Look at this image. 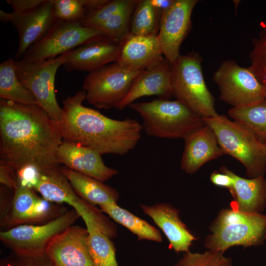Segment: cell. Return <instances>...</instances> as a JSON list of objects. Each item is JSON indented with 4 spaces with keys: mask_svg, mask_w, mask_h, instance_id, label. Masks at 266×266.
<instances>
[{
    "mask_svg": "<svg viewBox=\"0 0 266 266\" xmlns=\"http://www.w3.org/2000/svg\"><path fill=\"white\" fill-rule=\"evenodd\" d=\"M63 141L59 122L40 106L0 99V162L15 172L27 167L38 171L59 168Z\"/></svg>",
    "mask_w": 266,
    "mask_h": 266,
    "instance_id": "1",
    "label": "cell"
},
{
    "mask_svg": "<svg viewBox=\"0 0 266 266\" xmlns=\"http://www.w3.org/2000/svg\"><path fill=\"white\" fill-rule=\"evenodd\" d=\"M86 93L78 91L63 101V114L58 121L65 141L90 148L100 154L124 155L133 150L141 136L142 125L135 119L118 120L84 106Z\"/></svg>",
    "mask_w": 266,
    "mask_h": 266,
    "instance_id": "2",
    "label": "cell"
},
{
    "mask_svg": "<svg viewBox=\"0 0 266 266\" xmlns=\"http://www.w3.org/2000/svg\"><path fill=\"white\" fill-rule=\"evenodd\" d=\"M204 245L208 250L224 253L234 246L263 245L266 239V215L223 209L211 224Z\"/></svg>",
    "mask_w": 266,
    "mask_h": 266,
    "instance_id": "3",
    "label": "cell"
},
{
    "mask_svg": "<svg viewBox=\"0 0 266 266\" xmlns=\"http://www.w3.org/2000/svg\"><path fill=\"white\" fill-rule=\"evenodd\" d=\"M128 106L141 117L146 133L156 137L184 139L205 125L201 117L176 100L157 99Z\"/></svg>",
    "mask_w": 266,
    "mask_h": 266,
    "instance_id": "4",
    "label": "cell"
},
{
    "mask_svg": "<svg viewBox=\"0 0 266 266\" xmlns=\"http://www.w3.org/2000/svg\"><path fill=\"white\" fill-rule=\"evenodd\" d=\"M202 118L214 132L224 153L239 161L249 178L264 176L266 146L250 130L224 115Z\"/></svg>",
    "mask_w": 266,
    "mask_h": 266,
    "instance_id": "5",
    "label": "cell"
},
{
    "mask_svg": "<svg viewBox=\"0 0 266 266\" xmlns=\"http://www.w3.org/2000/svg\"><path fill=\"white\" fill-rule=\"evenodd\" d=\"M12 190L0 187V227L6 231L23 225H41L62 215L67 210L60 204L38 197L28 187Z\"/></svg>",
    "mask_w": 266,
    "mask_h": 266,
    "instance_id": "6",
    "label": "cell"
},
{
    "mask_svg": "<svg viewBox=\"0 0 266 266\" xmlns=\"http://www.w3.org/2000/svg\"><path fill=\"white\" fill-rule=\"evenodd\" d=\"M202 58L192 52L180 56L171 64L173 96L201 118L217 116L214 99L202 75Z\"/></svg>",
    "mask_w": 266,
    "mask_h": 266,
    "instance_id": "7",
    "label": "cell"
},
{
    "mask_svg": "<svg viewBox=\"0 0 266 266\" xmlns=\"http://www.w3.org/2000/svg\"><path fill=\"white\" fill-rule=\"evenodd\" d=\"M80 217L73 208L44 224L20 225L0 233L1 242L15 254L35 256L46 253L51 239Z\"/></svg>",
    "mask_w": 266,
    "mask_h": 266,
    "instance_id": "8",
    "label": "cell"
},
{
    "mask_svg": "<svg viewBox=\"0 0 266 266\" xmlns=\"http://www.w3.org/2000/svg\"><path fill=\"white\" fill-rule=\"evenodd\" d=\"M66 54L37 62L16 61L19 80L34 97L37 104L53 119H61L63 110L55 93V78L58 68L66 62Z\"/></svg>",
    "mask_w": 266,
    "mask_h": 266,
    "instance_id": "9",
    "label": "cell"
},
{
    "mask_svg": "<svg viewBox=\"0 0 266 266\" xmlns=\"http://www.w3.org/2000/svg\"><path fill=\"white\" fill-rule=\"evenodd\" d=\"M142 72L127 69L117 62L90 72L83 83L86 100L98 108L114 107L126 97L135 78Z\"/></svg>",
    "mask_w": 266,
    "mask_h": 266,
    "instance_id": "10",
    "label": "cell"
},
{
    "mask_svg": "<svg viewBox=\"0 0 266 266\" xmlns=\"http://www.w3.org/2000/svg\"><path fill=\"white\" fill-rule=\"evenodd\" d=\"M105 36L100 30L79 22L55 20L45 35L32 45L20 60L37 62L70 51L90 40Z\"/></svg>",
    "mask_w": 266,
    "mask_h": 266,
    "instance_id": "11",
    "label": "cell"
},
{
    "mask_svg": "<svg viewBox=\"0 0 266 266\" xmlns=\"http://www.w3.org/2000/svg\"><path fill=\"white\" fill-rule=\"evenodd\" d=\"M213 80L218 87L220 99L233 107L266 100L264 88L250 68L240 66L233 60L223 61L215 72Z\"/></svg>",
    "mask_w": 266,
    "mask_h": 266,
    "instance_id": "12",
    "label": "cell"
},
{
    "mask_svg": "<svg viewBox=\"0 0 266 266\" xmlns=\"http://www.w3.org/2000/svg\"><path fill=\"white\" fill-rule=\"evenodd\" d=\"M197 0H174L161 17L157 35L163 55L171 64L180 56L181 43L191 27V15Z\"/></svg>",
    "mask_w": 266,
    "mask_h": 266,
    "instance_id": "13",
    "label": "cell"
},
{
    "mask_svg": "<svg viewBox=\"0 0 266 266\" xmlns=\"http://www.w3.org/2000/svg\"><path fill=\"white\" fill-rule=\"evenodd\" d=\"M0 19L11 22L16 28L19 35V46L14 58L20 60L27 50L41 39L53 25L54 16L52 0H45L38 6L19 14L0 10Z\"/></svg>",
    "mask_w": 266,
    "mask_h": 266,
    "instance_id": "14",
    "label": "cell"
},
{
    "mask_svg": "<svg viewBox=\"0 0 266 266\" xmlns=\"http://www.w3.org/2000/svg\"><path fill=\"white\" fill-rule=\"evenodd\" d=\"M88 238L86 228L73 225L54 236L46 251L53 266H96Z\"/></svg>",
    "mask_w": 266,
    "mask_h": 266,
    "instance_id": "15",
    "label": "cell"
},
{
    "mask_svg": "<svg viewBox=\"0 0 266 266\" xmlns=\"http://www.w3.org/2000/svg\"><path fill=\"white\" fill-rule=\"evenodd\" d=\"M18 177L20 185L32 188L49 201L58 204L66 203L72 206L81 200L60 167L38 171L28 167L20 170Z\"/></svg>",
    "mask_w": 266,
    "mask_h": 266,
    "instance_id": "16",
    "label": "cell"
},
{
    "mask_svg": "<svg viewBox=\"0 0 266 266\" xmlns=\"http://www.w3.org/2000/svg\"><path fill=\"white\" fill-rule=\"evenodd\" d=\"M120 45L106 36H100L66 53L63 66L68 71L92 72L111 62H117Z\"/></svg>",
    "mask_w": 266,
    "mask_h": 266,
    "instance_id": "17",
    "label": "cell"
},
{
    "mask_svg": "<svg viewBox=\"0 0 266 266\" xmlns=\"http://www.w3.org/2000/svg\"><path fill=\"white\" fill-rule=\"evenodd\" d=\"M57 155L61 164L102 182L118 173L104 164L99 152L73 142L63 140Z\"/></svg>",
    "mask_w": 266,
    "mask_h": 266,
    "instance_id": "18",
    "label": "cell"
},
{
    "mask_svg": "<svg viewBox=\"0 0 266 266\" xmlns=\"http://www.w3.org/2000/svg\"><path fill=\"white\" fill-rule=\"evenodd\" d=\"M171 79V64L165 58L155 66L140 73L126 97L114 107L122 110L135 100L147 96L170 99L173 96Z\"/></svg>",
    "mask_w": 266,
    "mask_h": 266,
    "instance_id": "19",
    "label": "cell"
},
{
    "mask_svg": "<svg viewBox=\"0 0 266 266\" xmlns=\"http://www.w3.org/2000/svg\"><path fill=\"white\" fill-rule=\"evenodd\" d=\"M143 212L150 217L163 231L170 247L175 252H187L197 238L188 230L179 217V210L166 203L151 206L140 204Z\"/></svg>",
    "mask_w": 266,
    "mask_h": 266,
    "instance_id": "20",
    "label": "cell"
},
{
    "mask_svg": "<svg viewBox=\"0 0 266 266\" xmlns=\"http://www.w3.org/2000/svg\"><path fill=\"white\" fill-rule=\"evenodd\" d=\"M120 45V66L133 71H143L155 66L163 60L157 35L130 34Z\"/></svg>",
    "mask_w": 266,
    "mask_h": 266,
    "instance_id": "21",
    "label": "cell"
},
{
    "mask_svg": "<svg viewBox=\"0 0 266 266\" xmlns=\"http://www.w3.org/2000/svg\"><path fill=\"white\" fill-rule=\"evenodd\" d=\"M184 139L181 168L188 174L196 172L205 163L225 154L214 132L206 125Z\"/></svg>",
    "mask_w": 266,
    "mask_h": 266,
    "instance_id": "22",
    "label": "cell"
},
{
    "mask_svg": "<svg viewBox=\"0 0 266 266\" xmlns=\"http://www.w3.org/2000/svg\"><path fill=\"white\" fill-rule=\"evenodd\" d=\"M220 171L231 175L234 180V209L251 213H262L266 206V179L264 176L252 178L241 177L225 166Z\"/></svg>",
    "mask_w": 266,
    "mask_h": 266,
    "instance_id": "23",
    "label": "cell"
},
{
    "mask_svg": "<svg viewBox=\"0 0 266 266\" xmlns=\"http://www.w3.org/2000/svg\"><path fill=\"white\" fill-rule=\"evenodd\" d=\"M60 169L67 178L78 196L88 203L100 206L117 202L119 200L118 191L103 182L65 166H61Z\"/></svg>",
    "mask_w": 266,
    "mask_h": 266,
    "instance_id": "24",
    "label": "cell"
},
{
    "mask_svg": "<svg viewBox=\"0 0 266 266\" xmlns=\"http://www.w3.org/2000/svg\"><path fill=\"white\" fill-rule=\"evenodd\" d=\"M88 232L90 253L96 266H119L116 249L111 238L93 220L83 213H78Z\"/></svg>",
    "mask_w": 266,
    "mask_h": 266,
    "instance_id": "25",
    "label": "cell"
},
{
    "mask_svg": "<svg viewBox=\"0 0 266 266\" xmlns=\"http://www.w3.org/2000/svg\"><path fill=\"white\" fill-rule=\"evenodd\" d=\"M100 210L113 220L122 225L137 236V240H149L160 242L162 236L160 231L147 222L119 206L114 202L99 206Z\"/></svg>",
    "mask_w": 266,
    "mask_h": 266,
    "instance_id": "26",
    "label": "cell"
},
{
    "mask_svg": "<svg viewBox=\"0 0 266 266\" xmlns=\"http://www.w3.org/2000/svg\"><path fill=\"white\" fill-rule=\"evenodd\" d=\"M15 60L10 58L0 64V99L22 104H36L33 95L19 80Z\"/></svg>",
    "mask_w": 266,
    "mask_h": 266,
    "instance_id": "27",
    "label": "cell"
},
{
    "mask_svg": "<svg viewBox=\"0 0 266 266\" xmlns=\"http://www.w3.org/2000/svg\"><path fill=\"white\" fill-rule=\"evenodd\" d=\"M229 116L250 130L263 144H266V100L252 105L232 107Z\"/></svg>",
    "mask_w": 266,
    "mask_h": 266,
    "instance_id": "28",
    "label": "cell"
},
{
    "mask_svg": "<svg viewBox=\"0 0 266 266\" xmlns=\"http://www.w3.org/2000/svg\"><path fill=\"white\" fill-rule=\"evenodd\" d=\"M161 14L150 0H138L130 25L134 35L156 36L159 31Z\"/></svg>",
    "mask_w": 266,
    "mask_h": 266,
    "instance_id": "29",
    "label": "cell"
},
{
    "mask_svg": "<svg viewBox=\"0 0 266 266\" xmlns=\"http://www.w3.org/2000/svg\"><path fill=\"white\" fill-rule=\"evenodd\" d=\"M137 1L133 0L130 5L112 16L97 29L105 36L120 44L130 34L131 18Z\"/></svg>",
    "mask_w": 266,
    "mask_h": 266,
    "instance_id": "30",
    "label": "cell"
},
{
    "mask_svg": "<svg viewBox=\"0 0 266 266\" xmlns=\"http://www.w3.org/2000/svg\"><path fill=\"white\" fill-rule=\"evenodd\" d=\"M253 48L250 53V66L249 67L266 93V24L257 37L253 39Z\"/></svg>",
    "mask_w": 266,
    "mask_h": 266,
    "instance_id": "31",
    "label": "cell"
},
{
    "mask_svg": "<svg viewBox=\"0 0 266 266\" xmlns=\"http://www.w3.org/2000/svg\"><path fill=\"white\" fill-rule=\"evenodd\" d=\"M232 260L224 254L208 250L202 253L185 252L175 266H232Z\"/></svg>",
    "mask_w": 266,
    "mask_h": 266,
    "instance_id": "32",
    "label": "cell"
},
{
    "mask_svg": "<svg viewBox=\"0 0 266 266\" xmlns=\"http://www.w3.org/2000/svg\"><path fill=\"white\" fill-rule=\"evenodd\" d=\"M133 0H108L101 7L87 14L80 24L84 27L97 29L112 16L130 5Z\"/></svg>",
    "mask_w": 266,
    "mask_h": 266,
    "instance_id": "33",
    "label": "cell"
},
{
    "mask_svg": "<svg viewBox=\"0 0 266 266\" xmlns=\"http://www.w3.org/2000/svg\"><path fill=\"white\" fill-rule=\"evenodd\" d=\"M56 19L66 22H80L87 14L82 0H52Z\"/></svg>",
    "mask_w": 266,
    "mask_h": 266,
    "instance_id": "34",
    "label": "cell"
},
{
    "mask_svg": "<svg viewBox=\"0 0 266 266\" xmlns=\"http://www.w3.org/2000/svg\"><path fill=\"white\" fill-rule=\"evenodd\" d=\"M13 253L1 260L0 266H53L46 253L35 256H23Z\"/></svg>",
    "mask_w": 266,
    "mask_h": 266,
    "instance_id": "35",
    "label": "cell"
},
{
    "mask_svg": "<svg viewBox=\"0 0 266 266\" xmlns=\"http://www.w3.org/2000/svg\"><path fill=\"white\" fill-rule=\"evenodd\" d=\"M0 182L13 192L19 186L15 171L2 162H0Z\"/></svg>",
    "mask_w": 266,
    "mask_h": 266,
    "instance_id": "36",
    "label": "cell"
},
{
    "mask_svg": "<svg viewBox=\"0 0 266 266\" xmlns=\"http://www.w3.org/2000/svg\"><path fill=\"white\" fill-rule=\"evenodd\" d=\"M210 180L216 186L227 188L232 197L234 198L235 194L234 180L229 174L214 171L211 174Z\"/></svg>",
    "mask_w": 266,
    "mask_h": 266,
    "instance_id": "37",
    "label": "cell"
},
{
    "mask_svg": "<svg viewBox=\"0 0 266 266\" xmlns=\"http://www.w3.org/2000/svg\"><path fill=\"white\" fill-rule=\"evenodd\" d=\"M45 0H7L13 8L12 13L19 14L31 10L42 4Z\"/></svg>",
    "mask_w": 266,
    "mask_h": 266,
    "instance_id": "38",
    "label": "cell"
},
{
    "mask_svg": "<svg viewBox=\"0 0 266 266\" xmlns=\"http://www.w3.org/2000/svg\"><path fill=\"white\" fill-rule=\"evenodd\" d=\"M108 0H82L87 14L101 7Z\"/></svg>",
    "mask_w": 266,
    "mask_h": 266,
    "instance_id": "39",
    "label": "cell"
},
{
    "mask_svg": "<svg viewBox=\"0 0 266 266\" xmlns=\"http://www.w3.org/2000/svg\"><path fill=\"white\" fill-rule=\"evenodd\" d=\"M152 4L162 13L169 8L173 4L174 0H150Z\"/></svg>",
    "mask_w": 266,
    "mask_h": 266,
    "instance_id": "40",
    "label": "cell"
},
{
    "mask_svg": "<svg viewBox=\"0 0 266 266\" xmlns=\"http://www.w3.org/2000/svg\"><path fill=\"white\" fill-rule=\"evenodd\" d=\"M265 145H266V144Z\"/></svg>",
    "mask_w": 266,
    "mask_h": 266,
    "instance_id": "41",
    "label": "cell"
}]
</instances>
